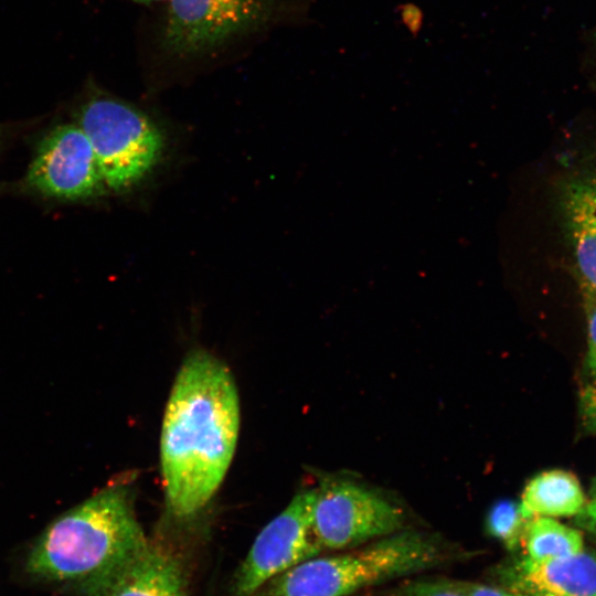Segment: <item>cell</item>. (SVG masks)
<instances>
[{"mask_svg": "<svg viewBox=\"0 0 596 596\" xmlns=\"http://www.w3.org/2000/svg\"><path fill=\"white\" fill-rule=\"evenodd\" d=\"M240 429V404L228 369L204 351L190 353L172 386L161 429L167 505L194 515L214 496L230 467Z\"/></svg>", "mask_w": 596, "mask_h": 596, "instance_id": "1", "label": "cell"}, {"mask_svg": "<svg viewBox=\"0 0 596 596\" xmlns=\"http://www.w3.org/2000/svg\"><path fill=\"white\" fill-rule=\"evenodd\" d=\"M149 542L129 487L113 483L51 522L32 545L25 571L79 596H95Z\"/></svg>", "mask_w": 596, "mask_h": 596, "instance_id": "2", "label": "cell"}, {"mask_svg": "<svg viewBox=\"0 0 596 596\" xmlns=\"http://www.w3.org/2000/svg\"><path fill=\"white\" fill-rule=\"evenodd\" d=\"M443 556L433 539L398 531L340 554L306 560L273 577L252 596H349L430 568Z\"/></svg>", "mask_w": 596, "mask_h": 596, "instance_id": "3", "label": "cell"}, {"mask_svg": "<svg viewBox=\"0 0 596 596\" xmlns=\"http://www.w3.org/2000/svg\"><path fill=\"white\" fill-rule=\"evenodd\" d=\"M94 150L104 183L111 190L127 189L158 162L163 138L147 115L116 98L87 100L76 115Z\"/></svg>", "mask_w": 596, "mask_h": 596, "instance_id": "4", "label": "cell"}, {"mask_svg": "<svg viewBox=\"0 0 596 596\" xmlns=\"http://www.w3.org/2000/svg\"><path fill=\"white\" fill-rule=\"evenodd\" d=\"M403 524V512L365 487L332 479L316 489L312 526L322 549H353L402 531Z\"/></svg>", "mask_w": 596, "mask_h": 596, "instance_id": "5", "label": "cell"}, {"mask_svg": "<svg viewBox=\"0 0 596 596\" xmlns=\"http://www.w3.org/2000/svg\"><path fill=\"white\" fill-rule=\"evenodd\" d=\"M316 489L298 493L257 535L234 582L235 596H252L273 577L319 555L312 526Z\"/></svg>", "mask_w": 596, "mask_h": 596, "instance_id": "6", "label": "cell"}, {"mask_svg": "<svg viewBox=\"0 0 596 596\" xmlns=\"http://www.w3.org/2000/svg\"><path fill=\"white\" fill-rule=\"evenodd\" d=\"M266 0H169L162 33L166 51L194 56L264 23Z\"/></svg>", "mask_w": 596, "mask_h": 596, "instance_id": "7", "label": "cell"}, {"mask_svg": "<svg viewBox=\"0 0 596 596\" xmlns=\"http://www.w3.org/2000/svg\"><path fill=\"white\" fill-rule=\"evenodd\" d=\"M25 180L34 191L63 200L95 196L106 187L92 145L77 124L57 126L44 137Z\"/></svg>", "mask_w": 596, "mask_h": 596, "instance_id": "8", "label": "cell"}, {"mask_svg": "<svg viewBox=\"0 0 596 596\" xmlns=\"http://www.w3.org/2000/svg\"><path fill=\"white\" fill-rule=\"evenodd\" d=\"M501 582L534 596H596V551L545 561L524 556L502 570Z\"/></svg>", "mask_w": 596, "mask_h": 596, "instance_id": "9", "label": "cell"}, {"mask_svg": "<svg viewBox=\"0 0 596 596\" xmlns=\"http://www.w3.org/2000/svg\"><path fill=\"white\" fill-rule=\"evenodd\" d=\"M561 206L581 286L596 292V158L565 181Z\"/></svg>", "mask_w": 596, "mask_h": 596, "instance_id": "10", "label": "cell"}, {"mask_svg": "<svg viewBox=\"0 0 596 596\" xmlns=\"http://www.w3.org/2000/svg\"><path fill=\"white\" fill-rule=\"evenodd\" d=\"M95 596H187L184 566L170 549L149 542Z\"/></svg>", "mask_w": 596, "mask_h": 596, "instance_id": "11", "label": "cell"}, {"mask_svg": "<svg viewBox=\"0 0 596 596\" xmlns=\"http://www.w3.org/2000/svg\"><path fill=\"white\" fill-rule=\"evenodd\" d=\"M586 496L577 477L563 469L545 470L525 485L520 509L524 518L576 517L586 503Z\"/></svg>", "mask_w": 596, "mask_h": 596, "instance_id": "12", "label": "cell"}, {"mask_svg": "<svg viewBox=\"0 0 596 596\" xmlns=\"http://www.w3.org/2000/svg\"><path fill=\"white\" fill-rule=\"evenodd\" d=\"M522 546L525 557L532 561L564 557L585 549L581 531L550 517L528 520Z\"/></svg>", "mask_w": 596, "mask_h": 596, "instance_id": "13", "label": "cell"}, {"mask_svg": "<svg viewBox=\"0 0 596 596\" xmlns=\"http://www.w3.org/2000/svg\"><path fill=\"white\" fill-rule=\"evenodd\" d=\"M528 520L522 514L519 503L504 499L489 510L486 528L488 533L499 540L504 547L515 551L522 546Z\"/></svg>", "mask_w": 596, "mask_h": 596, "instance_id": "14", "label": "cell"}, {"mask_svg": "<svg viewBox=\"0 0 596 596\" xmlns=\"http://www.w3.org/2000/svg\"><path fill=\"white\" fill-rule=\"evenodd\" d=\"M395 596H468V593L466 583L434 579L408 585Z\"/></svg>", "mask_w": 596, "mask_h": 596, "instance_id": "15", "label": "cell"}, {"mask_svg": "<svg viewBox=\"0 0 596 596\" xmlns=\"http://www.w3.org/2000/svg\"><path fill=\"white\" fill-rule=\"evenodd\" d=\"M584 309L587 321L586 370L590 383L596 384V292L582 287Z\"/></svg>", "mask_w": 596, "mask_h": 596, "instance_id": "16", "label": "cell"}, {"mask_svg": "<svg viewBox=\"0 0 596 596\" xmlns=\"http://www.w3.org/2000/svg\"><path fill=\"white\" fill-rule=\"evenodd\" d=\"M581 413L584 424L596 433V384L588 383L581 391Z\"/></svg>", "mask_w": 596, "mask_h": 596, "instance_id": "17", "label": "cell"}, {"mask_svg": "<svg viewBox=\"0 0 596 596\" xmlns=\"http://www.w3.org/2000/svg\"><path fill=\"white\" fill-rule=\"evenodd\" d=\"M575 520L576 524L596 541V483Z\"/></svg>", "mask_w": 596, "mask_h": 596, "instance_id": "18", "label": "cell"}, {"mask_svg": "<svg viewBox=\"0 0 596 596\" xmlns=\"http://www.w3.org/2000/svg\"><path fill=\"white\" fill-rule=\"evenodd\" d=\"M465 583L468 596H534L504 585L491 586L480 583Z\"/></svg>", "mask_w": 596, "mask_h": 596, "instance_id": "19", "label": "cell"}, {"mask_svg": "<svg viewBox=\"0 0 596 596\" xmlns=\"http://www.w3.org/2000/svg\"><path fill=\"white\" fill-rule=\"evenodd\" d=\"M135 1L140 2V3H152V2L162 1V0H135Z\"/></svg>", "mask_w": 596, "mask_h": 596, "instance_id": "20", "label": "cell"}]
</instances>
